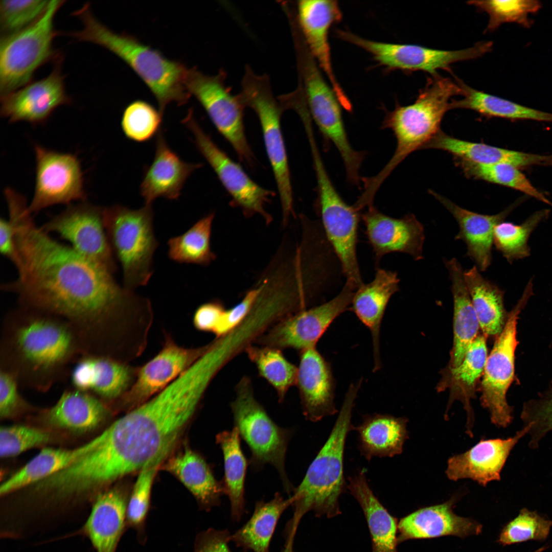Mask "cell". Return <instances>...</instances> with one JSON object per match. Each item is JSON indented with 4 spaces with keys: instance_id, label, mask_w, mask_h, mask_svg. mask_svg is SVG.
I'll use <instances>...</instances> for the list:
<instances>
[{
    "instance_id": "1",
    "label": "cell",
    "mask_w": 552,
    "mask_h": 552,
    "mask_svg": "<svg viewBox=\"0 0 552 552\" xmlns=\"http://www.w3.org/2000/svg\"><path fill=\"white\" fill-rule=\"evenodd\" d=\"M15 231L12 261L17 278L2 289L19 305L68 321L88 353L114 356L131 346L147 325L151 301L121 286L113 273L53 239L35 223L27 204L9 209Z\"/></svg>"
},
{
    "instance_id": "2",
    "label": "cell",
    "mask_w": 552,
    "mask_h": 552,
    "mask_svg": "<svg viewBox=\"0 0 552 552\" xmlns=\"http://www.w3.org/2000/svg\"><path fill=\"white\" fill-rule=\"evenodd\" d=\"M213 380L208 367L197 362L160 393L128 411L73 465L77 482L91 490L165 458Z\"/></svg>"
},
{
    "instance_id": "3",
    "label": "cell",
    "mask_w": 552,
    "mask_h": 552,
    "mask_svg": "<svg viewBox=\"0 0 552 552\" xmlns=\"http://www.w3.org/2000/svg\"><path fill=\"white\" fill-rule=\"evenodd\" d=\"M87 354L68 321L50 313L19 305L5 316L0 342V369L20 387L45 392L70 376V366Z\"/></svg>"
},
{
    "instance_id": "4",
    "label": "cell",
    "mask_w": 552,
    "mask_h": 552,
    "mask_svg": "<svg viewBox=\"0 0 552 552\" xmlns=\"http://www.w3.org/2000/svg\"><path fill=\"white\" fill-rule=\"evenodd\" d=\"M73 14L82 21L83 29L68 35L101 45L122 59L149 88L163 114L171 102L178 105L188 102L191 97L186 85L189 69L183 63L167 58L135 37L113 32L94 16L89 4Z\"/></svg>"
},
{
    "instance_id": "5",
    "label": "cell",
    "mask_w": 552,
    "mask_h": 552,
    "mask_svg": "<svg viewBox=\"0 0 552 552\" xmlns=\"http://www.w3.org/2000/svg\"><path fill=\"white\" fill-rule=\"evenodd\" d=\"M462 89L451 79L439 74L428 78L411 104H397L392 111H386L382 127L394 132L396 150L388 162L376 175L362 177V194L374 199L379 188L395 169L409 155L424 147L441 131L446 112L451 109L450 99L462 95Z\"/></svg>"
},
{
    "instance_id": "6",
    "label": "cell",
    "mask_w": 552,
    "mask_h": 552,
    "mask_svg": "<svg viewBox=\"0 0 552 552\" xmlns=\"http://www.w3.org/2000/svg\"><path fill=\"white\" fill-rule=\"evenodd\" d=\"M360 380L349 386L328 439L309 465L300 484L291 495L294 513L291 521L299 524L308 512L333 518L341 513L339 498L347 488L344 475L346 439L354 429L352 417Z\"/></svg>"
},
{
    "instance_id": "7",
    "label": "cell",
    "mask_w": 552,
    "mask_h": 552,
    "mask_svg": "<svg viewBox=\"0 0 552 552\" xmlns=\"http://www.w3.org/2000/svg\"><path fill=\"white\" fill-rule=\"evenodd\" d=\"M292 37L298 74V86L303 92L312 120L324 136L339 152L348 180L358 185L359 171L364 153L355 150L351 146L342 119L341 105L330 83L324 78L303 36L296 33Z\"/></svg>"
},
{
    "instance_id": "8",
    "label": "cell",
    "mask_w": 552,
    "mask_h": 552,
    "mask_svg": "<svg viewBox=\"0 0 552 552\" xmlns=\"http://www.w3.org/2000/svg\"><path fill=\"white\" fill-rule=\"evenodd\" d=\"M104 216L112 251L122 267L123 286L134 291L146 286L153 273V256L159 245L152 204L135 210L115 205L104 208Z\"/></svg>"
},
{
    "instance_id": "9",
    "label": "cell",
    "mask_w": 552,
    "mask_h": 552,
    "mask_svg": "<svg viewBox=\"0 0 552 552\" xmlns=\"http://www.w3.org/2000/svg\"><path fill=\"white\" fill-rule=\"evenodd\" d=\"M236 397L231 403L234 426L248 446L253 469L265 464L273 466L288 494L294 490L287 475L285 462L288 443L292 434L289 429L278 425L256 399L251 381L244 376L235 387Z\"/></svg>"
},
{
    "instance_id": "10",
    "label": "cell",
    "mask_w": 552,
    "mask_h": 552,
    "mask_svg": "<svg viewBox=\"0 0 552 552\" xmlns=\"http://www.w3.org/2000/svg\"><path fill=\"white\" fill-rule=\"evenodd\" d=\"M64 1H50L42 15L17 32L1 36L0 41L1 97L32 82L35 71L50 61L62 58L53 48L59 33L54 26L55 16Z\"/></svg>"
},
{
    "instance_id": "11",
    "label": "cell",
    "mask_w": 552,
    "mask_h": 552,
    "mask_svg": "<svg viewBox=\"0 0 552 552\" xmlns=\"http://www.w3.org/2000/svg\"><path fill=\"white\" fill-rule=\"evenodd\" d=\"M245 107L251 108L261 124L266 152L279 194L283 222L293 213V193L281 119L285 110L272 93L270 78L256 74L246 65L238 94Z\"/></svg>"
},
{
    "instance_id": "12",
    "label": "cell",
    "mask_w": 552,
    "mask_h": 552,
    "mask_svg": "<svg viewBox=\"0 0 552 552\" xmlns=\"http://www.w3.org/2000/svg\"><path fill=\"white\" fill-rule=\"evenodd\" d=\"M533 294V285L528 283L509 313L502 331L495 338L482 376L481 405L489 412L491 422L498 427H507L513 419V408L508 404L506 397L515 378V353L519 343L517 325L519 314Z\"/></svg>"
},
{
    "instance_id": "13",
    "label": "cell",
    "mask_w": 552,
    "mask_h": 552,
    "mask_svg": "<svg viewBox=\"0 0 552 552\" xmlns=\"http://www.w3.org/2000/svg\"><path fill=\"white\" fill-rule=\"evenodd\" d=\"M226 73L204 74L196 67L189 69L186 85L199 101L220 133L232 145L242 162L252 166L255 157L247 142L243 123L245 107L238 95L226 84Z\"/></svg>"
},
{
    "instance_id": "14",
    "label": "cell",
    "mask_w": 552,
    "mask_h": 552,
    "mask_svg": "<svg viewBox=\"0 0 552 552\" xmlns=\"http://www.w3.org/2000/svg\"><path fill=\"white\" fill-rule=\"evenodd\" d=\"M336 35L369 53L380 65L389 70L405 72L421 71L438 74L441 69L450 71L454 63L476 59L490 52L491 41H480L472 47L459 50L448 51L428 48L417 44H398L371 40L349 31L337 30Z\"/></svg>"
},
{
    "instance_id": "15",
    "label": "cell",
    "mask_w": 552,
    "mask_h": 552,
    "mask_svg": "<svg viewBox=\"0 0 552 552\" xmlns=\"http://www.w3.org/2000/svg\"><path fill=\"white\" fill-rule=\"evenodd\" d=\"M317 183L318 209L327 241L339 261L346 283L358 288L363 284L356 252L360 211L343 200L329 176H320Z\"/></svg>"
},
{
    "instance_id": "16",
    "label": "cell",
    "mask_w": 552,
    "mask_h": 552,
    "mask_svg": "<svg viewBox=\"0 0 552 552\" xmlns=\"http://www.w3.org/2000/svg\"><path fill=\"white\" fill-rule=\"evenodd\" d=\"M104 211L84 201L70 204L40 227L48 234H57L80 255L114 274L117 266L105 226Z\"/></svg>"
},
{
    "instance_id": "17",
    "label": "cell",
    "mask_w": 552,
    "mask_h": 552,
    "mask_svg": "<svg viewBox=\"0 0 552 552\" xmlns=\"http://www.w3.org/2000/svg\"><path fill=\"white\" fill-rule=\"evenodd\" d=\"M163 346L150 360L139 366L131 387L116 403L128 411L160 393L189 369L210 348L212 341L198 347L178 344L164 332Z\"/></svg>"
},
{
    "instance_id": "18",
    "label": "cell",
    "mask_w": 552,
    "mask_h": 552,
    "mask_svg": "<svg viewBox=\"0 0 552 552\" xmlns=\"http://www.w3.org/2000/svg\"><path fill=\"white\" fill-rule=\"evenodd\" d=\"M355 289L345 284L342 290L327 303L304 309L278 321L257 340L263 346L300 351L315 347L333 320L349 309Z\"/></svg>"
},
{
    "instance_id": "19",
    "label": "cell",
    "mask_w": 552,
    "mask_h": 552,
    "mask_svg": "<svg viewBox=\"0 0 552 552\" xmlns=\"http://www.w3.org/2000/svg\"><path fill=\"white\" fill-rule=\"evenodd\" d=\"M182 123L193 134L197 149L216 173L233 203L245 214H259L266 220L269 219L265 205L274 193L253 181L239 164L217 146L196 121L192 110H189Z\"/></svg>"
},
{
    "instance_id": "20",
    "label": "cell",
    "mask_w": 552,
    "mask_h": 552,
    "mask_svg": "<svg viewBox=\"0 0 552 552\" xmlns=\"http://www.w3.org/2000/svg\"><path fill=\"white\" fill-rule=\"evenodd\" d=\"M36 166L33 198L29 205L31 214L47 207L85 199L80 163L70 153L34 147Z\"/></svg>"
},
{
    "instance_id": "21",
    "label": "cell",
    "mask_w": 552,
    "mask_h": 552,
    "mask_svg": "<svg viewBox=\"0 0 552 552\" xmlns=\"http://www.w3.org/2000/svg\"><path fill=\"white\" fill-rule=\"evenodd\" d=\"M295 10L297 22L309 51L325 74L341 106L351 110V102L334 72L329 42L330 28L342 18L337 2L301 0L297 2Z\"/></svg>"
},
{
    "instance_id": "22",
    "label": "cell",
    "mask_w": 552,
    "mask_h": 552,
    "mask_svg": "<svg viewBox=\"0 0 552 552\" xmlns=\"http://www.w3.org/2000/svg\"><path fill=\"white\" fill-rule=\"evenodd\" d=\"M61 61L62 58L55 62L47 77L1 96V115L12 123L40 124L58 107L70 104L72 101L65 91Z\"/></svg>"
},
{
    "instance_id": "23",
    "label": "cell",
    "mask_w": 552,
    "mask_h": 552,
    "mask_svg": "<svg viewBox=\"0 0 552 552\" xmlns=\"http://www.w3.org/2000/svg\"><path fill=\"white\" fill-rule=\"evenodd\" d=\"M367 208L360 218L376 262L392 252L408 254L416 261L423 258L424 227L413 214L395 218L381 213L374 204Z\"/></svg>"
},
{
    "instance_id": "24",
    "label": "cell",
    "mask_w": 552,
    "mask_h": 552,
    "mask_svg": "<svg viewBox=\"0 0 552 552\" xmlns=\"http://www.w3.org/2000/svg\"><path fill=\"white\" fill-rule=\"evenodd\" d=\"M138 367L110 357L86 354L70 375L73 388L88 393L106 403H114L131 387Z\"/></svg>"
},
{
    "instance_id": "25",
    "label": "cell",
    "mask_w": 552,
    "mask_h": 552,
    "mask_svg": "<svg viewBox=\"0 0 552 552\" xmlns=\"http://www.w3.org/2000/svg\"><path fill=\"white\" fill-rule=\"evenodd\" d=\"M531 428V424L524 426L513 436L505 439H482L464 453L450 457L446 470L447 477L453 481L471 479L483 487L499 480L511 450Z\"/></svg>"
},
{
    "instance_id": "26",
    "label": "cell",
    "mask_w": 552,
    "mask_h": 552,
    "mask_svg": "<svg viewBox=\"0 0 552 552\" xmlns=\"http://www.w3.org/2000/svg\"><path fill=\"white\" fill-rule=\"evenodd\" d=\"M296 385L303 414L308 421L316 422L338 412L331 365L316 347L300 351Z\"/></svg>"
},
{
    "instance_id": "27",
    "label": "cell",
    "mask_w": 552,
    "mask_h": 552,
    "mask_svg": "<svg viewBox=\"0 0 552 552\" xmlns=\"http://www.w3.org/2000/svg\"><path fill=\"white\" fill-rule=\"evenodd\" d=\"M457 498L454 496L443 503L421 508L401 518L398 525V544L411 539L447 536L465 538L480 534V523L453 511Z\"/></svg>"
},
{
    "instance_id": "28",
    "label": "cell",
    "mask_w": 552,
    "mask_h": 552,
    "mask_svg": "<svg viewBox=\"0 0 552 552\" xmlns=\"http://www.w3.org/2000/svg\"><path fill=\"white\" fill-rule=\"evenodd\" d=\"M128 501L125 494L118 489L100 493L83 525L62 538L83 536L89 540L96 552H116L122 535L127 529Z\"/></svg>"
},
{
    "instance_id": "29",
    "label": "cell",
    "mask_w": 552,
    "mask_h": 552,
    "mask_svg": "<svg viewBox=\"0 0 552 552\" xmlns=\"http://www.w3.org/2000/svg\"><path fill=\"white\" fill-rule=\"evenodd\" d=\"M202 164L185 162L167 144L160 130L156 135L155 155L145 168L140 187L145 204H152L158 198L176 200L191 174Z\"/></svg>"
},
{
    "instance_id": "30",
    "label": "cell",
    "mask_w": 552,
    "mask_h": 552,
    "mask_svg": "<svg viewBox=\"0 0 552 552\" xmlns=\"http://www.w3.org/2000/svg\"><path fill=\"white\" fill-rule=\"evenodd\" d=\"M431 194L453 216L459 226L455 240L467 246V256L475 263L480 272L485 271L492 262L495 227L503 221L518 203H515L495 215H484L463 208L449 199L429 190Z\"/></svg>"
},
{
    "instance_id": "31",
    "label": "cell",
    "mask_w": 552,
    "mask_h": 552,
    "mask_svg": "<svg viewBox=\"0 0 552 552\" xmlns=\"http://www.w3.org/2000/svg\"><path fill=\"white\" fill-rule=\"evenodd\" d=\"M395 271L378 268L373 280L355 291L352 310L370 330L373 343L374 371L381 367L380 332L381 321L391 296L399 289Z\"/></svg>"
},
{
    "instance_id": "32",
    "label": "cell",
    "mask_w": 552,
    "mask_h": 552,
    "mask_svg": "<svg viewBox=\"0 0 552 552\" xmlns=\"http://www.w3.org/2000/svg\"><path fill=\"white\" fill-rule=\"evenodd\" d=\"M486 337L478 335L469 347L461 364L457 367L445 369L437 386L439 392L448 389V407L455 400L460 401L467 413V432L472 436L474 416L471 400L476 396L477 385L482 377L488 357Z\"/></svg>"
},
{
    "instance_id": "33",
    "label": "cell",
    "mask_w": 552,
    "mask_h": 552,
    "mask_svg": "<svg viewBox=\"0 0 552 552\" xmlns=\"http://www.w3.org/2000/svg\"><path fill=\"white\" fill-rule=\"evenodd\" d=\"M440 149L454 158L478 164H507L518 168L551 166L552 154L541 155L503 149L484 143L462 140L440 131L424 148Z\"/></svg>"
},
{
    "instance_id": "34",
    "label": "cell",
    "mask_w": 552,
    "mask_h": 552,
    "mask_svg": "<svg viewBox=\"0 0 552 552\" xmlns=\"http://www.w3.org/2000/svg\"><path fill=\"white\" fill-rule=\"evenodd\" d=\"M451 282L453 301V341L446 369L458 366L473 341L478 336L479 322L464 279V270L457 260H445Z\"/></svg>"
},
{
    "instance_id": "35",
    "label": "cell",
    "mask_w": 552,
    "mask_h": 552,
    "mask_svg": "<svg viewBox=\"0 0 552 552\" xmlns=\"http://www.w3.org/2000/svg\"><path fill=\"white\" fill-rule=\"evenodd\" d=\"M347 489L360 505L372 540V552H399L397 519L392 516L374 494L365 471L361 470L348 478Z\"/></svg>"
},
{
    "instance_id": "36",
    "label": "cell",
    "mask_w": 552,
    "mask_h": 552,
    "mask_svg": "<svg viewBox=\"0 0 552 552\" xmlns=\"http://www.w3.org/2000/svg\"><path fill=\"white\" fill-rule=\"evenodd\" d=\"M407 419L388 414L366 415L354 427L358 433V447L367 461L374 457H394L403 451L408 438Z\"/></svg>"
},
{
    "instance_id": "37",
    "label": "cell",
    "mask_w": 552,
    "mask_h": 552,
    "mask_svg": "<svg viewBox=\"0 0 552 552\" xmlns=\"http://www.w3.org/2000/svg\"><path fill=\"white\" fill-rule=\"evenodd\" d=\"M164 469L175 475L195 497L200 508L209 511L221 503L224 493L222 482H218L204 459L186 447L164 465Z\"/></svg>"
},
{
    "instance_id": "38",
    "label": "cell",
    "mask_w": 552,
    "mask_h": 552,
    "mask_svg": "<svg viewBox=\"0 0 552 552\" xmlns=\"http://www.w3.org/2000/svg\"><path fill=\"white\" fill-rule=\"evenodd\" d=\"M109 409L96 396L73 388L65 390L44 415L54 426L85 432L97 427L108 415Z\"/></svg>"
},
{
    "instance_id": "39",
    "label": "cell",
    "mask_w": 552,
    "mask_h": 552,
    "mask_svg": "<svg viewBox=\"0 0 552 552\" xmlns=\"http://www.w3.org/2000/svg\"><path fill=\"white\" fill-rule=\"evenodd\" d=\"M98 436L73 449L45 448L0 486V494L5 496L28 485L39 482L65 469L93 450L99 444Z\"/></svg>"
},
{
    "instance_id": "40",
    "label": "cell",
    "mask_w": 552,
    "mask_h": 552,
    "mask_svg": "<svg viewBox=\"0 0 552 552\" xmlns=\"http://www.w3.org/2000/svg\"><path fill=\"white\" fill-rule=\"evenodd\" d=\"M292 503L291 496L285 499L279 492L269 501H257L250 518L231 534L230 541L244 551L269 552L270 541L279 520Z\"/></svg>"
},
{
    "instance_id": "41",
    "label": "cell",
    "mask_w": 552,
    "mask_h": 552,
    "mask_svg": "<svg viewBox=\"0 0 552 552\" xmlns=\"http://www.w3.org/2000/svg\"><path fill=\"white\" fill-rule=\"evenodd\" d=\"M482 334L496 337L502 331L509 313L504 305V292L485 278L475 265L464 272Z\"/></svg>"
},
{
    "instance_id": "42",
    "label": "cell",
    "mask_w": 552,
    "mask_h": 552,
    "mask_svg": "<svg viewBox=\"0 0 552 552\" xmlns=\"http://www.w3.org/2000/svg\"><path fill=\"white\" fill-rule=\"evenodd\" d=\"M240 435L236 427L217 434L216 442L222 451L224 493L231 504L232 519L239 521L246 512L244 485L248 462L240 446Z\"/></svg>"
},
{
    "instance_id": "43",
    "label": "cell",
    "mask_w": 552,
    "mask_h": 552,
    "mask_svg": "<svg viewBox=\"0 0 552 552\" xmlns=\"http://www.w3.org/2000/svg\"><path fill=\"white\" fill-rule=\"evenodd\" d=\"M456 82L462 90L463 98L452 100L451 109H468L489 118L511 120H533L552 123V113L520 105L503 98L473 88L459 79Z\"/></svg>"
},
{
    "instance_id": "44",
    "label": "cell",
    "mask_w": 552,
    "mask_h": 552,
    "mask_svg": "<svg viewBox=\"0 0 552 552\" xmlns=\"http://www.w3.org/2000/svg\"><path fill=\"white\" fill-rule=\"evenodd\" d=\"M214 213L200 219L183 234L169 239L168 255L179 263L202 266L210 264L216 258L212 251L210 239Z\"/></svg>"
},
{
    "instance_id": "45",
    "label": "cell",
    "mask_w": 552,
    "mask_h": 552,
    "mask_svg": "<svg viewBox=\"0 0 552 552\" xmlns=\"http://www.w3.org/2000/svg\"><path fill=\"white\" fill-rule=\"evenodd\" d=\"M245 352L259 375L275 390L279 402H283L289 389L296 384L297 367L277 348L251 344Z\"/></svg>"
},
{
    "instance_id": "46",
    "label": "cell",
    "mask_w": 552,
    "mask_h": 552,
    "mask_svg": "<svg viewBox=\"0 0 552 552\" xmlns=\"http://www.w3.org/2000/svg\"><path fill=\"white\" fill-rule=\"evenodd\" d=\"M454 159L467 177L513 189L549 205L552 203L516 167L507 164L484 165L456 158Z\"/></svg>"
},
{
    "instance_id": "47",
    "label": "cell",
    "mask_w": 552,
    "mask_h": 552,
    "mask_svg": "<svg viewBox=\"0 0 552 552\" xmlns=\"http://www.w3.org/2000/svg\"><path fill=\"white\" fill-rule=\"evenodd\" d=\"M549 213L546 209L537 211L520 224L504 221L498 223L493 234V244L496 249L510 263L528 257L531 254L528 245L530 236Z\"/></svg>"
},
{
    "instance_id": "48",
    "label": "cell",
    "mask_w": 552,
    "mask_h": 552,
    "mask_svg": "<svg viewBox=\"0 0 552 552\" xmlns=\"http://www.w3.org/2000/svg\"><path fill=\"white\" fill-rule=\"evenodd\" d=\"M164 459L162 457L155 459L140 470L128 498L127 528H132L136 532L137 540L142 544L147 541L146 523L150 508L152 485L158 468Z\"/></svg>"
},
{
    "instance_id": "49",
    "label": "cell",
    "mask_w": 552,
    "mask_h": 552,
    "mask_svg": "<svg viewBox=\"0 0 552 552\" xmlns=\"http://www.w3.org/2000/svg\"><path fill=\"white\" fill-rule=\"evenodd\" d=\"M467 3L488 14L489 20L485 32L494 31L507 22L516 23L529 29L534 21L530 15L542 7V4L537 0L471 1Z\"/></svg>"
},
{
    "instance_id": "50",
    "label": "cell",
    "mask_w": 552,
    "mask_h": 552,
    "mask_svg": "<svg viewBox=\"0 0 552 552\" xmlns=\"http://www.w3.org/2000/svg\"><path fill=\"white\" fill-rule=\"evenodd\" d=\"M163 114L150 103L136 100L124 109L121 127L125 135L136 142H144L160 130Z\"/></svg>"
},
{
    "instance_id": "51",
    "label": "cell",
    "mask_w": 552,
    "mask_h": 552,
    "mask_svg": "<svg viewBox=\"0 0 552 552\" xmlns=\"http://www.w3.org/2000/svg\"><path fill=\"white\" fill-rule=\"evenodd\" d=\"M50 1H0L2 36L13 34L30 26L45 11Z\"/></svg>"
},
{
    "instance_id": "52",
    "label": "cell",
    "mask_w": 552,
    "mask_h": 552,
    "mask_svg": "<svg viewBox=\"0 0 552 552\" xmlns=\"http://www.w3.org/2000/svg\"><path fill=\"white\" fill-rule=\"evenodd\" d=\"M551 525V520L524 508L503 528L499 542L509 545L530 540H543L548 536Z\"/></svg>"
},
{
    "instance_id": "53",
    "label": "cell",
    "mask_w": 552,
    "mask_h": 552,
    "mask_svg": "<svg viewBox=\"0 0 552 552\" xmlns=\"http://www.w3.org/2000/svg\"><path fill=\"white\" fill-rule=\"evenodd\" d=\"M521 419L524 426L531 424L528 446L535 449L545 434L552 430V388L536 399L524 402Z\"/></svg>"
},
{
    "instance_id": "54",
    "label": "cell",
    "mask_w": 552,
    "mask_h": 552,
    "mask_svg": "<svg viewBox=\"0 0 552 552\" xmlns=\"http://www.w3.org/2000/svg\"><path fill=\"white\" fill-rule=\"evenodd\" d=\"M48 433L33 427L13 425L2 426L0 429V454L7 458L20 453L50 440Z\"/></svg>"
},
{
    "instance_id": "55",
    "label": "cell",
    "mask_w": 552,
    "mask_h": 552,
    "mask_svg": "<svg viewBox=\"0 0 552 552\" xmlns=\"http://www.w3.org/2000/svg\"><path fill=\"white\" fill-rule=\"evenodd\" d=\"M20 388L15 377L0 369V416L5 418L26 410L29 405L19 391Z\"/></svg>"
},
{
    "instance_id": "56",
    "label": "cell",
    "mask_w": 552,
    "mask_h": 552,
    "mask_svg": "<svg viewBox=\"0 0 552 552\" xmlns=\"http://www.w3.org/2000/svg\"><path fill=\"white\" fill-rule=\"evenodd\" d=\"M260 290V285L253 288L248 291L236 306L228 310H225L221 323L215 334L216 338L227 334L244 321L252 309Z\"/></svg>"
},
{
    "instance_id": "57",
    "label": "cell",
    "mask_w": 552,
    "mask_h": 552,
    "mask_svg": "<svg viewBox=\"0 0 552 552\" xmlns=\"http://www.w3.org/2000/svg\"><path fill=\"white\" fill-rule=\"evenodd\" d=\"M225 309L221 303L212 301L199 306L193 316V324L200 332L215 335L221 323Z\"/></svg>"
},
{
    "instance_id": "58",
    "label": "cell",
    "mask_w": 552,
    "mask_h": 552,
    "mask_svg": "<svg viewBox=\"0 0 552 552\" xmlns=\"http://www.w3.org/2000/svg\"><path fill=\"white\" fill-rule=\"evenodd\" d=\"M231 534L227 530L210 528L199 533L194 542V552H232L228 546Z\"/></svg>"
},
{
    "instance_id": "59",
    "label": "cell",
    "mask_w": 552,
    "mask_h": 552,
    "mask_svg": "<svg viewBox=\"0 0 552 552\" xmlns=\"http://www.w3.org/2000/svg\"><path fill=\"white\" fill-rule=\"evenodd\" d=\"M14 226L9 219L0 220V251L12 262L15 255Z\"/></svg>"
},
{
    "instance_id": "60",
    "label": "cell",
    "mask_w": 552,
    "mask_h": 552,
    "mask_svg": "<svg viewBox=\"0 0 552 552\" xmlns=\"http://www.w3.org/2000/svg\"><path fill=\"white\" fill-rule=\"evenodd\" d=\"M297 529L286 527L285 531V544L282 552H294L293 543Z\"/></svg>"
},
{
    "instance_id": "61",
    "label": "cell",
    "mask_w": 552,
    "mask_h": 552,
    "mask_svg": "<svg viewBox=\"0 0 552 552\" xmlns=\"http://www.w3.org/2000/svg\"><path fill=\"white\" fill-rule=\"evenodd\" d=\"M550 206L552 207V203H551V205Z\"/></svg>"
}]
</instances>
